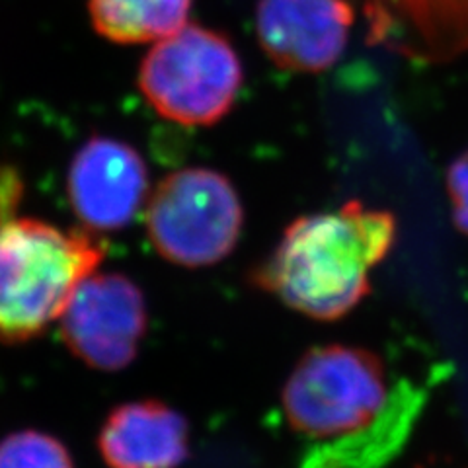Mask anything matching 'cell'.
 I'll return each mask as SVG.
<instances>
[{"label":"cell","mask_w":468,"mask_h":468,"mask_svg":"<svg viewBox=\"0 0 468 468\" xmlns=\"http://www.w3.org/2000/svg\"><path fill=\"white\" fill-rule=\"evenodd\" d=\"M397 239V218L385 209L347 201L334 211L292 221L252 282L291 311L338 320L371 292V271Z\"/></svg>","instance_id":"obj_1"},{"label":"cell","mask_w":468,"mask_h":468,"mask_svg":"<svg viewBox=\"0 0 468 468\" xmlns=\"http://www.w3.org/2000/svg\"><path fill=\"white\" fill-rule=\"evenodd\" d=\"M20 186L0 176V338L27 340L58 320L72 292L104 260L84 232L14 213Z\"/></svg>","instance_id":"obj_2"},{"label":"cell","mask_w":468,"mask_h":468,"mask_svg":"<svg viewBox=\"0 0 468 468\" xmlns=\"http://www.w3.org/2000/svg\"><path fill=\"white\" fill-rule=\"evenodd\" d=\"M390 392L383 359L369 349L332 344L313 347L299 359L282 400L291 430L322 443L369 426Z\"/></svg>","instance_id":"obj_3"},{"label":"cell","mask_w":468,"mask_h":468,"mask_svg":"<svg viewBox=\"0 0 468 468\" xmlns=\"http://www.w3.org/2000/svg\"><path fill=\"white\" fill-rule=\"evenodd\" d=\"M242 80L232 43L196 24L156 41L139 69V88L151 108L186 127L221 122L237 101Z\"/></svg>","instance_id":"obj_4"},{"label":"cell","mask_w":468,"mask_h":468,"mask_svg":"<svg viewBox=\"0 0 468 468\" xmlns=\"http://www.w3.org/2000/svg\"><path fill=\"white\" fill-rule=\"evenodd\" d=\"M144 218L156 254L174 266L207 268L234 250L244 209L225 174L184 168L160 180L146 203Z\"/></svg>","instance_id":"obj_5"},{"label":"cell","mask_w":468,"mask_h":468,"mask_svg":"<svg viewBox=\"0 0 468 468\" xmlns=\"http://www.w3.org/2000/svg\"><path fill=\"white\" fill-rule=\"evenodd\" d=\"M58 322L75 356L96 369L117 371L137 356L146 304L129 277L94 271L72 292Z\"/></svg>","instance_id":"obj_6"},{"label":"cell","mask_w":468,"mask_h":468,"mask_svg":"<svg viewBox=\"0 0 468 468\" xmlns=\"http://www.w3.org/2000/svg\"><path fill=\"white\" fill-rule=\"evenodd\" d=\"M67 196L72 211L88 229L122 230L149 203V170L129 143L92 137L70 160Z\"/></svg>","instance_id":"obj_7"},{"label":"cell","mask_w":468,"mask_h":468,"mask_svg":"<svg viewBox=\"0 0 468 468\" xmlns=\"http://www.w3.org/2000/svg\"><path fill=\"white\" fill-rule=\"evenodd\" d=\"M354 22L349 0H260L256 10L263 53L292 72H320L338 63Z\"/></svg>","instance_id":"obj_8"},{"label":"cell","mask_w":468,"mask_h":468,"mask_svg":"<svg viewBox=\"0 0 468 468\" xmlns=\"http://www.w3.org/2000/svg\"><path fill=\"white\" fill-rule=\"evenodd\" d=\"M354 5V0H349ZM367 41L423 63L468 51V0H357Z\"/></svg>","instance_id":"obj_9"},{"label":"cell","mask_w":468,"mask_h":468,"mask_svg":"<svg viewBox=\"0 0 468 468\" xmlns=\"http://www.w3.org/2000/svg\"><path fill=\"white\" fill-rule=\"evenodd\" d=\"M428 397V388L414 380H400L375 421L351 435L313 443L299 468H385L412 437Z\"/></svg>","instance_id":"obj_10"},{"label":"cell","mask_w":468,"mask_h":468,"mask_svg":"<svg viewBox=\"0 0 468 468\" xmlns=\"http://www.w3.org/2000/svg\"><path fill=\"white\" fill-rule=\"evenodd\" d=\"M100 451L112 468H176L187 455L186 420L163 404H125L108 418Z\"/></svg>","instance_id":"obj_11"},{"label":"cell","mask_w":468,"mask_h":468,"mask_svg":"<svg viewBox=\"0 0 468 468\" xmlns=\"http://www.w3.org/2000/svg\"><path fill=\"white\" fill-rule=\"evenodd\" d=\"M194 0H88L96 32L113 43H156L186 24Z\"/></svg>","instance_id":"obj_12"},{"label":"cell","mask_w":468,"mask_h":468,"mask_svg":"<svg viewBox=\"0 0 468 468\" xmlns=\"http://www.w3.org/2000/svg\"><path fill=\"white\" fill-rule=\"evenodd\" d=\"M0 468H75L67 449L39 431H20L0 441Z\"/></svg>","instance_id":"obj_13"},{"label":"cell","mask_w":468,"mask_h":468,"mask_svg":"<svg viewBox=\"0 0 468 468\" xmlns=\"http://www.w3.org/2000/svg\"><path fill=\"white\" fill-rule=\"evenodd\" d=\"M447 194L452 207V223L468 237V151L449 166Z\"/></svg>","instance_id":"obj_14"}]
</instances>
